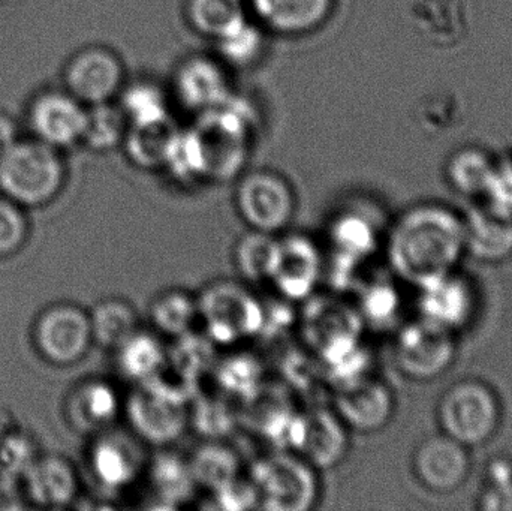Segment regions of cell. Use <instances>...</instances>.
<instances>
[{
    "instance_id": "5bb4252c",
    "label": "cell",
    "mask_w": 512,
    "mask_h": 511,
    "mask_svg": "<svg viewBox=\"0 0 512 511\" xmlns=\"http://www.w3.org/2000/svg\"><path fill=\"white\" fill-rule=\"evenodd\" d=\"M420 317L453 333H460L477 318V287L460 270L444 273L417 287Z\"/></svg>"
},
{
    "instance_id": "f546056e",
    "label": "cell",
    "mask_w": 512,
    "mask_h": 511,
    "mask_svg": "<svg viewBox=\"0 0 512 511\" xmlns=\"http://www.w3.org/2000/svg\"><path fill=\"white\" fill-rule=\"evenodd\" d=\"M150 321L159 335L185 338L200 323L198 299L188 291H164L150 305Z\"/></svg>"
},
{
    "instance_id": "74e56055",
    "label": "cell",
    "mask_w": 512,
    "mask_h": 511,
    "mask_svg": "<svg viewBox=\"0 0 512 511\" xmlns=\"http://www.w3.org/2000/svg\"><path fill=\"white\" fill-rule=\"evenodd\" d=\"M478 509L512 511V462L496 459L489 465L486 485L478 498Z\"/></svg>"
},
{
    "instance_id": "d590c367",
    "label": "cell",
    "mask_w": 512,
    "mask_h": 511,
    "mask_svg": "<svg viewBox=\"0 0 512 511\" xmlns=\"http://www.w3.org/2000/svg\"><path fill=\"white\" fill-rule=\"evenodd\" d=\"M156 497L167 503H182L197 488L189 461L162 453L147 464Z\"/></svg>"
},
{
    "instance_id": "603a6c76",
    "label": "cell",
    "mask_w": 512,
    "mask_h": 511,
    "mask_svg": "<svg viewBox=\"0 0 512 511\" xmlns=\"http://www.w3.org/2000/svg\"><path fill=\"white\" fill-rule=\"evenodd\" d=\"M465 216L466 255L498 264L512 257V216L481 201Z\"/></svg>"
},
{
    "instance_id": "b9f144b4",
    "label": "cell",
    "mask_w": 512,
    "mask_h": 511,
    "mask_svg": "<svg viewBox=\"0 0 512 511\" xmlns=\"http://www.w3.org/2000/svg\"><path fill=\"white\" fill-rule=\"evenodd\" d=\"M23 503L15 491V482L0 476V510L21 509Z\"/></svg>"
},
{
    "instance_id": "d6986e66",
    "label": "cell",
    "mask_w": 512,
    "mask_h": 511,
    "mask_svg": "<svg viewBox=\"0 0 512 511\" xmlns=\"http://www.w3.org/2000/svg\"><path fill=\"white\" fill-rule=\"evenodd\" d=\"M249 14L270 35L300 38L327 24L337 0H246Z\"/></svg>"
},
{
    "instance_id": "2e32d148",
    "label": "cell",
    "mask_w": 512,
    "mask_h": 511,
    "mask_svg": "<svg viewBox=\"0 0 512 511\" xmlns=\"http://www.w3.org/2000/svg\"><path fill=\"white\" fill-rule=\"evenodd\" d=\"M137 435L132 432L108 431L96 435L89 450L93 477L102 488L122 491L134 485L147 470L149 461Z\"/></svg>"
},
{
    "instance_id": "9a60e30c",
    "label": "cell",
    "mask_w": 512,
    "mask_h": 511,
    "mask_svg": "<svg viewBox=\"0 0 512 511\" xmlns=\"http://www.w3.org/2000/svg\"><path fill=\"white\" fill-rule=\"evenodd\" d=\"M87 107L68 90L39 93L27 110L32 137L63 152L83 143Z\"/></svg>"
},
{
    "instance_id": "277c9868",
    "label": "cell",
    "mask_w": 512,
    "mask_h": 511,
    "mask_svg": "<svg viewBox=\"0 0 512 511\" xmlns=\"http://www.w3.org/2000/svg\"><path fill=\"white\" fill-rule=\"evenodd\" d=\"M504 408L496 390L486 381L465 378L451 384L436 405L442 434L469 450L486 446L498 435Z\"/></svg>"
},
{
    "instance_id": "52a82bcc",
    "label": "cell",
    "mask_w": 512,
    "mask_h": 511,
    "mask_svg": "<svg viewBox=\"0 0 512 511\" xmlns=\"http://www.w3.org/2000/svg\"><path fill=\"white\" fill-rule=\"evenodd\" d=\"M123 413L141 441L159 447L179 440L191 422L185 395L156 378L137 384L123 404Z\"/></svg>"
},
{
    "instance_id": "44dd1931",
    "label": "cell",
    "mask_w": 512,
    "mask_h": 511,
    "mask_svg": "<svg viewBox=\"0 0 512 511\" xmlns=\"http://www.w3.org/2000/svg\"><path fill=\"white\" fill-rule=\"evenodd\" d=\"M24 500L41 509H63L77 500L80 482L74 465L63 456H38L20 480Z\"/></svg>"
},
{
    "instance_id": "7c38bea8",
    "label": "cell",
    "mask_w": 512,
    "mask_h": 511,
    "mask_svg": "<svg viewBox=\"0 0 512 511\" xmlns=\"http://www.w3.org/2000/svg\"><path fill=\"white\" fill-rule=\"evenodd\" d=\"M65 89L86 107L116 101L126 84L122 57L104 45L77 51L63 72Z\"/></svg>"
},
{
    "instance_id": "ffe728a7",
    "label": "cell",
    "mask_w": 512,
    "mask_h": 511,
    "mask_svg": "<svg viewBox=\"0 0 512 511\" xmlns=\"http://www.w3.org/2000/svg\"><path fill=\"white\" fill-rule=\"evenodd\" d=\"M322 273V257L309 237L291 234L279 237V254L271 284L289 300L309 297Z\"/></svg>"
},
{
    "instance_id": "f1b7e54d",
    "label": "cell",
    "mask_w": 512,
    "mask_h": 511,
    "mask_svg": "<svg viewBox=\"0 0 512 511\" xmlns=\"http://www.w3.org/2000/svg\"><path fill=\"white\" fill-rule=\"evenodd\" d=\"M93 342L116 351L140 329V317L131 303L117 297L101 300L89 314Z\"/></svg>"
},
{
    "instance_id": "60d3db41",
    "label": "cell",
    "mask_w": 512,
    "mask_h": 511,
    "mask_svg": "<svg viewBox=\"0 0 512 511\" xmlns=\"http://www.w3.org/2000/svg\"><path fill=\"white\" fill-rule=\"evenodd\" d=\"M397 297L394 291L388 287L375 288L369 294L366 311L370 317L378 318L376 321H384V318L390 317L396 311Z\"/></svg>"
},
{
    "instance_id": "7402d4cb",
    "label": "cell",
    "mask_w": 512,
    "mask_h": 511,
    "mask_svg": "<svg viewBox=\"0 0 512 511\" xmlns=\"http://www.w3.org/2000/svg\"><path fill=\"white\" fill-rule=\"evenodd\" d=\"M68 417L72 426L84 434L98 435L114 428L123 413V402L113 384L87 380L69 395Z\"/></svg>"
},
{
    "instance_id": "8d00e7d4",
    "label": "cell",
    "mask_w": 512,
    "mask_h": 511,
    "mask_svg": "<svg viewBox=\"0 0 512 511\" xmlns=\"http://www.w3.org/2000/svg\"><path fill=\"white\" fill-rule=\"evenodd\" d=\"M38 456V447L29 435L11 432L0 441V476L20 482Z\"/></svg>"
},
{
    "instance_id": "ab89813d",
    "label": "cell",
    "mask_w": 512,
    "mask_h": 511,
    "mask_svg": "<svg viewBox=\"0 0 512 511\" xmlns=\"http://www.w3.org/2000/svg\"><path fill=\"white\" fill-rule=\"evenodd\" d=\"M481 201L505 215L512 216V156L508 159L496 158L495 173L489 191Z\"/></svg>"
},
{
    "instance_id": "d6a6232c",
    "label": "cell",
    "mask_w": 512,
    "mask_h": 511,
    "mask_svg": "<svg viewBox=\"0 0 512 511\" xmlns=\"http://www.w3.org/2000/svg\"><path fill=\"white\" fill-rule=\"evenodd\" d=\"M372 222L358 207L343 210L331 227L334 248L349 260H361L372 254L378 246V228Z\"/></svg>"
},
{
    "instance_id": "e0dca14e",
    "label": "cell",
    "mask_w": 512,
    "mask_h": 511,
    "mask_svg": "<svg viewBox=\"0 0 512 511\" xmlns=\"http://www.w3.org/2000/svg\"><path fill=\"white\" fill-rule=\"evenodd\" d=\"M468 447L439 432L418 444L412 455V473L417 482L435 494H451L465 486L471 476Z\"/></svg>"
},
{
    "instance_id": "83f0119b",
    "label": "cell",
    "mask_w": 512,
    "mask_h": 511,
    "mask_svg": "<svg viewBox=\"0 0 512 511\" xmlns=\"http://www.w3.org/2000/svg\"><path fill=\"white\" fill-rule=\"evenodd\" d=\"M116 102L128 119L129 126L150 125L173 119L170 92L147 78L132 83L126 81Z\"/></svg>"
},
{
    "instance_id": "8fae6325",
    "label": "cell",
    "mask_w": 512,
    "mask_h": 511,
    "mask_svg": "<svg viewBox=\"0 0 512 511\" xmlns=\"http://www.w3.org/2000/svg\"><path fill=\"white\" fill-rule=\"evenodd\" d=\"M33 342L51 365H75L93 344L89 312L72 303L48 306L33 327Z\"/></svg>"
},
{
    "instance_id": "4316f807",
    "label": "cell",
    "mask_w": 512,
    "mask_h": 511,
    "mask_svg": "<svg viewBox=\"0 0 512 511\" xmlns=\"http://www.w3.org/2000/svg\"><path fill=\"white\" fill-rule=\"evenodd\" d=\"M495 167V156L477 147H465L448 159L445 179L459 194L483 200L489 191Z\"/></svg>"
},
{
    "instance_id": "1f68e13d",
    "label": "cell",
    "mask_w": 512,
    "mask_h": 511,
    "mask_svg": "<svg viewBox=\"0 0 512 511\" xmlns=\"http://www.w3.org/2000/svg\"><path fill=\"white\" fill-rule=\"evenodd\" d=\"M270 33L249 17L242 26L215 42L216 56L230 69L255 68L267 53Z\"/></svg>"
},
{
    "instance_id": "3957f363",
    "label": "cell",
    "mask_w": 512,
    "mask_h": 511,
    "mask_svg": "<svg viewBox=\"0 0 512 511\" xmlns=\"http://www.w3.org/2000/svg\"><path fill=\"white\" fill-rule=\"evenodd\" d=\"M66 167L62 152L35 140L18 138L0 150V194L21 207H39L62 191Z\"/></svg>"
},
{
    "instance_id": "5b68a950",
    "label": "cell",
    "mask_w": 512,
    "mask_h": 511,
    "mask_svg": "<svg viewBox=\"0 0 512 511\" xmlns=\"http://www.w3.org/2000/svg\"><path fill=\"white\" fill-rule=\"evenodd\" d=\"M316 471L318 470L292 452H277L259 459L255 462L251 474L259 509H313L319 498Z\"/></svg>"
},
{
    "instance_id": "7a4b0ae2",
    "label": "cell",
    "mask_w": 512,
    "mask_h": 511,
    "mask_svg": "<svg viewBox=\"0 0 512 511\" xmlns=\"http://www.w3.org/2000/svg\"><path fill=\"white\" fill-rule=\"evenodd\" d=\"M393 272L414 287L459 269L466 257L465 216L447 204H415L396 219L385 239Z\"/></svg>"
},
{
    "instance_id": "ac0fdd59",
    "label": "cell",
    "mask_w": 512,
    "mask_h": 511,
    "mask_svg": "<svg viewBox=\"0 0 512 511\" xmlns=\"http://www.w3.org/2000/svg\"><path fill=\"white\" fill-rule=\"evenodd\" d=\"M333 410L349 431L369 434L381 431L390 423L396 399L384 381L361 377L343 384Z\"/></svg>"
},
{
    "instance_id": "4fadbf2b",
    "label": "cell",
    "mask_w": 512,
    "mask_h": 511,
    "mask_svg": "<svg viewBox=\"0 0 512 511\" xmlns=\"http://www.w3.org/2000/svg\"><path fill=\"white\" fill-rule=\"evenodd\" d=\"M348 431L334 410L315 408L292 416L286 428V444L315 470H330L348 453Z\"/></svg>"
},
{
    "instance_id": "30bf717a",
    "label": "cell",
    "mask_w": 512,
    "mask_h": 511,
    "mask_svg": "<svg viewBox=\"0 0 512 511\" xmlns=\"http://www.w3.org/2000/svg\"><path fill=\"white\" fill-rule=\"evenodd\" d=\"M230 71L216 54L185 57L171 78V101L194 117L216 110L236 93Z\"/></svg>"
},
{
    "instance_id": "e575fe53",
    "label": "cell",
    "mask_w": 512,
    "mask_h": 511,
    "mask_svg": "<svg viewBox=\"0 0 512 511\" xmlns=\"http://www.w3.org/2000/svg\"><path fill=\"white\" fill-rule=\"evenodd\" d=\"M189 465L197 486H204L213 492L240 477L239 458L222 444H204L192 456Z\"/></svg>"
},
{
    "instance_id": "836d02e7",
    "label": "cell",
    "mask_w": 512,
    "mask_h": 511,
    "mask_svg": "<svg viewBox=\"0 0 512 511\" xmlns=\"http://www.w3.org/2000/svg\"><path fill=\"white\" fill-rule=\"evenodd\" d=\"M129 123L116 101L87 107L83 143L93 152H111L122 147Z\"/></svg>"
},
{
    "instance_id": "f35d334b",
    "label": "cell",
    "mask_w": 512,
    "mask_h": 511,
    "mask_svg": "<svg viewBox=\"0 0 512 511\" xmlns=\"http://www.w3.org/2000/svg\"><path fill=\"white\" fill-rule=\"evenodd\" d=\"M29 224L23 207L0 194V258L17 254L27 240Z\"/></svg>"
},
{
    "instance_id": "ba28073f",
    "label": "cell",
    "mask_w": 512,
    "mask_h": 511,
    "mask_svg": "<svg viewBox=\"0 0 512 511\" xmlns=\"http://www.w3.org/2000/svg\"><path fill=\"white\" fill-rule=\"evenodd\" d=\"M234 204L251 230L276 236L289 227L297 212L291 183L270 168L245 171L237 179Z\"/></svg>"
},
{
    "instance_id": "7bdbcfd3",
    "label": "cell",
    "mask_w": 512,
    "mask_h": 511,
    "mask_svg": "<svg viewBox=\"0 0 512 511\" xmlns=\"http://www.w3.org/2000/svg\"><path fill=\"white\" fill-rule=\"evenodd\" d=\"M20 138L18 125L8 114L0 113V150L5 149L9 144Z\"/></svg>"
},
{
    "instance_id": "9c48e42d",
    "label": "cell",
    "mask_w": 512,
    "mask_h": 511,
    "mask_svg": "<svg viewBox=\"0 0 512 511\" xmlns=\"http://www.w3.org/2000/svg\"><path fill=\"white\" fill-rule=\"evenodd\" d=\"M456 359V333L421 317L403 326L394 344L397 369L412 381L436 380Z\"/></svg>"
},
{
    "instance_id": "6da1fadb",
    "label": "cell",
    "mask_w": 512,
    "mask_h": 511,
    "mask_svg": "<svg viewBox=\"0 0 512 511\" xmlns=\"http://www.w3.org/2000/svg\"><path fill=\"white\" fill-rule=\"evenodd\" d=\"M259 129L252 101L234 93L180 128L165 170L180 183H228L245 173Z\"/></svg>"
},
{
    "instance_id": "8992f818",
    "label": "cell",
    "mask_w": 512,
    "mask_h": 511,
    "mask_svg": "<svg viewBox=\"0 0 512 511\" xmlns=\"http://www.w3.org/2000/svg\"><path fill=\"white\" fill-rule=\"evenodd\" d=\"M197 299L200 323L216 344H239L264 329V306L239 282H213Z\"/></svg>"
},
{
    "instance_id": "d4e9b609",
    "label": "cell",
    "mask_w": 512,
    "mask_h": 511,
    "mask_svg": "<svg viewBox=\"0 0 512 511\" xmlns=\"http://www.w3.org/2000/svg\"><path fill=\"white\" fill-rule=\"evenodd\" d=\"M249 15L246 0H185L186 23L213 44L242 26Z\"/></svg>"
},
{
    "instance_id": "484cf974",
    "label": "cell",
    "mask_w": 512,
    "mask_h": 511,
    "mask_svg": "<svg viewBox=\"0 0 512 511\" xmlns=\"http://www.w3.org/2000/svg\"><path fill=\"white\" fill-rule=\"evenodd\" d=\"M114 353L119 371L137 384L155 380L167 368L168 351L158 333L138 330Z\"/></svg>"
},
{
    "instance_id": "cb8c5ba5",
    "label": "cell",
    "mask_w": 512,
    "mask_h": 511,
    "mask_svg": "<svg viewBox=\"0 0 512 511\" xmlns=\"http://www.w3.org/2000/svg\"><path fill=\"white\" fill-rule=\"evenodd\" d=\"M180 128L173 119L129 126L122 149L132 165L144 171H164Z\"/></svg>"
},
{
    "instance_id": "4dcf8cb0",
    "label": "cell",
    "mask_w": 512,
    "mask_h": 511,
    "mask_svg": "<svg viewBox=\"0 0 512 511\" xmlns=\"http://www.w3.org/2000/svg\"><path fill=\"white\" fill-rule=\"evenodd\" d=\"M279 254V236L251 230L237 242L234 263L240 276L252 284L271 282Z\"/></svg>"
}]
</instances>
